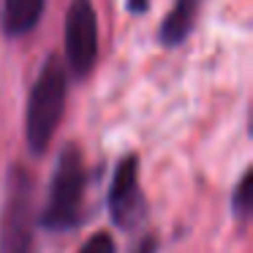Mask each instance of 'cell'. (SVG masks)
Masks as SVG:
<instances>
[{
	"label": "cell",
	"mask_w": 253,
	"mask_h": 253,
	"mask_svg": "<svg viewBox=\"0 0 253 253\" xmlns=\"http://www.w3.org/2000/svg\"><path fill=\"white\" fill-rule=\"evenodd\" d=\"M68 95V71L57 55H49L30 87L28 117H25V136L33 155H44L52 144L57 126L66 112Z\"/></svg>",
	"instance_id": "cell-2"
},
{
	"label": "cell",
	"mask_w": 253,
	"mask_h": 253,
	"mask_svg": "<svg viewBox=\"0 0 253 253\" xmlns=\"http://www.w3.org/2000/svg\"><path fill=\"white\" fill-rule=\"evenodd\" d=\"M84 191H87V169L84 153L77 142H66L57 155L52 174L49 196L39 212V226L46 231H71L82 220Z\"/></svg>",
	"instance_id": "cell-1"
},
{
	"label": "cell",
	"mask_w": 253,
	"mask_h": 253,
	"mask_svg": "<svg viewBox=\"0 0 253 253\" xmlns=\"http://www.w3.org/2000/svg\"><path fill=\"white\" fill-rule=\"evenodd\" d=\"M126 8H128L131 14H147L150 0H126Z\"/></svg>",
	"instance_id": "cell-11"
},
{
	"label": "cell",
	"mask_w": 253,
	"mask_h": 253,
	"mask_svg": "<svg viewBox=\"0 0 253 253\" xmlns=\"http://www.w3.org/2000/svg\"><path fill=\"white\" fill-rule=\"evenodd\" d=\"M33 174L25 166H11L0 212V253H33Z\"/></svg>",
	"instance_id": "cell-3"
},
{
	"label": "cell",
	"mask_w": 253,
	"mask_h": 253,
	"mask_svg": "<svg viewBox=\"0 0 253 253\" xmlns=\"http://www.w3.org/2000/svg\"><path fill=\"white\" fill-rule=\"evenodd\" d=\"M133 253H158V234H147L136 242Z\"/></svg>",
	"instance_id": "cell-10"
},
{
	"label": "cell",
	"mask_w": 253,
	"mask_h": 253,
	"mask_svg": "<svg viewBox=\"0 0 253 253\" xmlns=\"http://www.w3.org/2000/svg\"><path fill=\"white\" fill-rule=\"evenodd\" d=\"M77 253H117V245H115L109 231H95Z\"/></svg>",
	"instance_id": "cell-9"
},
{
	"label": "cell",
	"mask_w": 253,
	"mask_h": 253,
	"mask_svg": "<svg viewBox=\"0 0 253 253\" xmlns=\"http://www.w3.org/2000/svg\"><path fill=\"white\" fill-rule=\"evenodd\" d=\"M251 188H253V171L245 169L242 177L237 180L234 191H231V212L240 223H248V218H251V207H253Z\"/></svg>",
	"instance_id": "cell-8"
},
{
	"label": "cell",
	"mask_w": 253,
	"mask_h": 253,
	"mask_svg": "<svg viewBox=\"0 0 253 253\" xmlns=\"http://www.w3.org/2000/svg\"><path fill=\"white\" fill-rule=\"evenodd\" d=\"M106 207L120 229H133L147 215V202H144L142 185H139V158L133 153L120 158V164H117L115 174H112Z\"/></svg>",
	"instance_id": "cell-5"
},
{
	"label": "cell",
	"mask_w": 253,
	"mask_h": 253,
	"mask_svg": "<svg viewBox=\"0 0 253 253\" xmlns=\"http://www.w3.org/2000/svg\"><path fill=\"white\" fill-rule=\"evenodd\" d=\"M204 0H174L171 11L164 17L158 30V41L166 49H177L180 44H185L193 33V25H196V17L202 11Z\"/></svg>",
	"instance_id": "cell-6"
},
{
	"label": "cell",
	"mask_w": 253,
	"mask_h": 253,
	"mask_svg": "<svg viewBox=\"0 0 253 253\" xmlns=\"http://www.w3.org/2000/svg\"><path fill=\"white\" fill-rule=\"evenodd\" d=\"M44 3L46 0H3V17H0L3 33L8 39H19L36 30L44 14Z\"/></svg>",
	"instance_id": "cell-7"
},
{
	"label": "cell",
	"mask_w": 253,
	"mask_h": 253,
	"mask_svg": "<svg viewBox=\"0 0 253 253\" xmlns=\"http://www.w3.org/2000/svg\"><path fill=\"white\" fill-rule=\"evenodd\" d=\"M66 60L77 79L90 77L98 63V17L93 0H71L66 14Z\"/></svg>",
	"instance_id": "cell-4"
}]
</instances>
